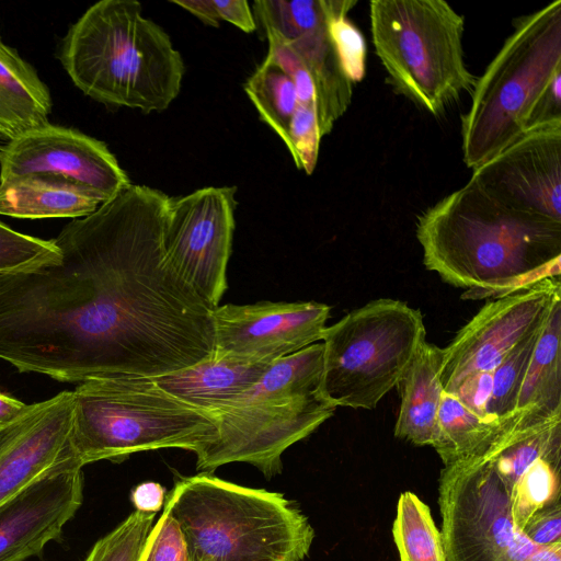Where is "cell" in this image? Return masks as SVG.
Here are the masks:
<instances>
[{"instance_id":"obj_11","label":"cell","mask_w":561,"mask_h":561,"mask_svg":"<svg viewBox=\"0 0 561 561\" xmlns=\"http://www.w3.org/2000/svg\"><path fill=\"white\" fill-rule=\"evenodd\" d=\"M234 186H209L171 198L163 252L168 267L211 309L227 289L237 206Z\"/></svg>"},{"instance_id":"obj_13","label":"cell","mask_w":561,"mask_h":561,"mask_svg":"<svg viewBox=\"0 0 561 561\" xmlns=\"http://www.w3.org/2000/svg\"><path fill=\"white\" fill-rule=\"evenodd\" d=\"M469 181L506 207L561 222V119L528 127Z\"/></svg>"},{"instance_id":"obj_1","label":"cell","mask_w":561,"mask_h":561,"mask_svg":"<svg viewBox=\"0 0 561 561\" xmlns=\"http://www.w3.org/2000/svg\"><path fill=\"white\" fill-rule=\"evenodd\" d=\"M169 202L130 184L62 228L57 264L0 275V359L71 383L210 359L214 309L164 261Z\"/></svg>"},{"instance_id":"obj_35","label":"cell","mask_w":561,"mask_h":561,"mask_svg":"<svg viewBox=\"0 0 561 561\" xmlns=\"http://www.w3.org/2000/svg\"><path fill=\"white\" fill-rule=\"evenodd\" d=\"M138 561H190L183 535L167 511L150 529Z\"/></svg>"},{"instance_id":"obj_15","label":"cell","mask_w":561,"mask_h":561,"mask_svg":"<svg viewBox=\"0 0 561 561\" xmlns=\"http://www.w3.org/2000/svg\"><path fill=\"white\" fill-rule=\"evenodd\" d=\"M330 311L316 301L217 306L213 357L273 363L322 340Z\"/></svg>"},{"instance_id":"obj_8","label":"cell","mask_w":561,"mask_h":561,"mask_svg":"<svg viewBox=\"0 0 561 561\" xmlns=\"http://www.w3.org/2000/svg\"><path fill=\"white\" fill-rule=\"evenodd\" d=\"M370 32L375 53L396 90L434 116L478 77L467 67L465 19L444 0H373Z\"/></svg>"},{"instance_id":"obj_34","label":"cell","mask_w":561,"mask_h":561,"mask_svg":"<svg viewBox=\"0 0 561 561\" xmlns=\"http://www.w3.org/2000/svg\"><path fill=\"white\" fill-rule=\"evenodd\" d=\"M203 23L217 27L220 21L233 24L245 33L256 28L254 15L245 0H172Z\"/></svg>"},{"instance_id":"obj_33","label":"cell","mask_w":561,"mask_h":561,"mask_svg":"<svg viewBox=\"0 0 561 561\" xmlns=\"http://www.w3.org/2000/svg\"><path fill=\"white\" fill-rule=\"evenodd\" d=\"M268 41L267 61L283 71L294 83L298 102L317 111L316 88L307 68L296 53L272 30H264Z\"/></svg>"},{"instance_id":"obj_2","label":"cell","mask_w":561,"mask_h":561,"mask_svg":"<svg viewBox=\"0 0 561 561\" xmlns=\"http://www.w3.org/2000/svg\"><path fill=\"white\" fill-rule=\"evenodd\" d=\"M423 263L463 299L497 298L561 272V222L516 211L473 182L416 220Z\"/></svg>"},{"instance_id":"obj_32","label":"cell","mask_w":561,"mask_h":561,"mask_svg":"<svg viewBox=\"0 0 561 561\" xmlns=\"http://www.w3.org/2000/svg\"><path fill=\"white\" fill-rule=\"evenodd\" d=\"M321 138L316 108L298 104L289 125L286 147L296 167L308 175L317 165Z\"/></svg>"},{"instance_id":"obj_7","label":"cell","mask_w":561,"mask_h":561,"mask_svg":"<svg viewBox=\"0 0 561 561\" xmlns=\"http://www.w3.org/2000/svg\"><path fill=\"white\" fill-rule=\"evenodd\" d=\"M561 72V0L514 22V31L477 79L461 117L465 164L476 170L515 141L537 100Z\"/></svg>"},{"instance_id":"obj_6","label":"cell","mask_w":561,"mask_h":561,"mask_svg":"<svg viewBox=\"0 0 561 561\" xmlns=\"http://www.w3.org/2000/svg\"><path fill=\"white\" fill-rule=\"evenodd\" d=\"M72 393L71 469L161 448L196 455L218 436L214 415L172 396L152 378H92Z\"/></svg>"},{"instance_id":"obj_28","label":"cell","mask_w":561,"mask_h":561,"mask_svg":"<svg viewBox=\"0 0 561 561\" xmlns=\"http://www.w3.org/2000/svg\"><path fill=\"white\" fill-rule=\"evenodd\" d=\"M542 327L517 343L493 369L491 419H504L516 411L518 392Z\"/></svg>"},{"instance_id":"obj_3","label":"cell","mask_w":561,"mask_h":561,"mask_svg":"<svg viewBox=\"0 0 561 561\" xmlns=\"http://www.w3.org/2000/svg\"><path fill=\"white\" fill-rule=\"evenodd\" d=\"M141 9L135 0L94 3L69 27L58 57L88 96L161 112L179 95L185 67L169 35Z\"/></svg>"},{"instance_id":"obj_39","label":"cell","mask_w":561,"mask_h":561,"mask_svg":"<svg viewBox=\"0 0 561 561\" xmlns=\"http://www.w3.org/2000/svg\"><path fill=\"white\" fill-rule=\"evenodd\" d=\"M164 496L165 490L161 484L148 481L134 488L130 500L135 511L156 514L162 507Z\"/></svg>"},{"instance_id":"obj_18","label":"cell","mask_w":561,"mask_h":561,"mask_svg":"<svg viewBox=\"0 0 561 561\" xmlns=\"http://www.w3.org/2000/svg\"><path fill=\"white\" fill-rule=\"evenodd\" d=\"M82 469L56 468L0 505V561H26L62 536L83 501Z\"/></svg>"},{"instance_id":"obj_12","label":"cell","mask_w":561,"mask_h":561,"mask_svg":"<svg viewBox=\"0 0 561 561\" xmlns=\"http://www.w3.org/2000/svg\"><path fill=\"white\" fill-rule=\"evenodd\" d=\"M560 297V279L547 278L488 301L442 348L444 391L454 393L467 377L493 371L517 343L542 327Z\"/></svg>"},{"instance_id":"obj_37","label":"cell","mask_w":561,"mask_h":561,"mask_svg":"<svg viewBox=\"0 0 561 561\" xmlns=\"http://www.w3.org/2000/svg\"><path fill=\"white\" fill-rule=\"evenodd\" d=\"M491 392L492 371H486L467 377L451 394L477 415L491 419L489 415Z\"/></svg>"},{"instance_id":"obj_30","label":"cell","mask_w":561,"mask_h":561,"mask_svg":"<svg viewBox=\"0 0 561 561\" xmlns=\"http://www.w3.org/2000/svg\"><path fill=\"white\" fill-rule=\"evenodd\" d=\"M154 513L133 512L100 538L83 561H138L153 525Z\"/></svg>"},{"instance_id":"obj_5","label":"cell","mask_w":561,"mask_h":561,"mask_svg":"<svg viewBox=\"0 0 561 561\" xmlns=\"http://www.w3.org/2000/svg\"><path fill=\"white\" fill-rule=\"evenodd\" d=\"M323 345L314 343L274 360L248 390L214 413L218 436L196 454L211 472L245 462L266 478L282 470V455L330 419L336 408L321 393Z\"/></svg>"},{"instance_id":"obj_16","label":"cell","mask_w":561,"mask_h":561,"mask_svg":"<svg viewBox=\"0 0 561 561\" xmlns=\"http://www.w3.org/2000/svg\"><path fill=\"white\" fill-rule=\"evenodd\" d=\"M49 173L114 198L131 183L107 146L76 129L46 124L0 148V180Z\"/></svg>"},{"instance_id":"obj_26","label":"cell","mask_w":561,"mask_h":561,"mask_svg":"<svg viewBox=\"0 0 561 561\" xmlns=\"http://www.w3.org/2000/svg\"><path fill=\"white\" fill-rule=\"evenodd\" d=\"M244 91L267 124L287 146L289 125L299 104L291 80L266 59L244 83Z\"/></svg>"},{"instance_id":"obj_36","label":"cell","mask_w":561,"mask_h":561,"mask_svg":"<svg viewBox=\"0 0 561 561\" xmlns=\"http://www.w3.org/2000/svg\"><path fill=\"white\" fill-rule=\"evenodd\" d=\"M534 545L547 547L561 542L560 500L538 511L522 530Z\"/></svg>"},{"instance_id":"obj_23","label":"cell","mask_w":561,"mask_h":561,"mask_svg":"<svg viewBox=\"0 0 561 561\" xmlns=\"http://www.w3.org/2000/svg\"><path fill=\"white\" fill-rule=\"evenodd\" d=\"M561 297L558 298L539 333L516 410L548 419L561 414Z\"/></svg>"},{"instance_id":"obj_9","label":"cell","mask_w":561,"mask_h":561,"mask_svg":"<svg viewBox=\"0 0 561 561\" xmlns=\"http://www.w3.org/2000/svg\"><path fill=\"white\" fill-rule=\"evenodd\" d=\"M424 340L422 313L403 301L381 298L352 310L323 332L322 396L335 408L374 409Z\"/></svg>"},{"instance_id":"obj_17","label":"cell","mask_w":561,"mask_h":561,"mask_svg":"<svg viewBox=\"0 0 561 561\" xmlns=\"http://www.w3.org/2000/svg\"><path fill=\"white\" fill-rule=\"evenodd\" d=\"M72 391L33 404L0 426V505L43 474L69 467Z\"/></svg>"},{"instance_id":"obj_22","label":"cell","mask_w":561,"mask_h":561,"mask_svg":"<svg viewBox=\"0 0 561 561\" xmlns=\"http://www.w3.org/2000/svg\"><path fill=\"white\" fill-rule=\"evenodd\" d=\"M51 105L35 69L0 37V134L12 140L48 124Z\"/></svg>"},{"instance_id":"obj_24","label":"cell","mask_w":561,"mask_h":561,"mask_svg":"<svg viewBox=\"0 0 561 561\" xmlns=\"http://www.w3.org/2000/svg\"><path fill=\"white\" fill-rule=\"evenodd\" d=\"M508 417H481L456 396L444 391L432 446L444 466L473 458L494 442Z\"/></svg>"},{"instance_id":"obj_41","label":"cell","mask_w":561,"mask_h":561,"mask_svg":"<svg viewBox=\"0 0 561 561\" xmlns=\"http://www.w3.org/2000/svg\"><path fill=\"white\" fill-rule=\"evenodd\" d=\"M528 561H561V542L540 547Z\"/></svg>"},{"instance_id":"obj_29","label":"cell","mask_w":561,"mask_h":561,"mask_svg":"<svg viewBox=\"0 0 561 561\" xmlns=\"http://www.w3.org/2000/svg\"><path fill=\"white\" fill-rule=\"evenodd\" d=\"M60 259L53 239L24 234L0 221V275L35 271L57 264Z\"/></svg>"},{"instance_id":"obj_14","label":"cell","mask_w":561,"mask_h":561,"mask_svg":"<svg viewBox=\"0 0 561 561\" xmlns=\"http://www.w3.org/2000/svg\"><path fill=\"white\" fill-rule=\"evenodd\" d=\"M339 0H256L253 15L263 30L274 31L310 73L321 137L348 108L354 83L345 76L334 49L329 19Z\"/></svg>"},{"instance_id":"obj_31","label":"cell","mask_w":561,"mask_h":561,"mask_svg":"<svg viewBox=\"0 0 561 561\" xmlns=\"http://www.w3.org/2000/svg\"><path fill=\"white\" fill-rule=\"evenodd\" d=\"M354 0H339L329 19V33L341 67L351 82H359L366 70V44L359 30L348 20Z\"/></svg>"},{"instance_id":"obj_25","label":"cell","mask_w":561,"mask_h":561,"mask_svg":"<svg viewBox=\"0 0 561 561\" xmlns=\"http://www.w3.org/2000/svg\"><path fill=\"white\" fill-rule=\"evenodd\" d=\"M392 537L400 561H446L432 511L411 491L402 492L398 499Z\"/></svg>"},{"instance_id":"obj_27","label":"cell","mask_w":561,"mask_h":561,"mask_svg":"<svg viewBox=\"0 0 561 561\" xmlns=\"http://www.w3.org/2000/svg\"><path fill=\"white\" fill-rule=\"evenodd\" d=\"M560 467L561 461L538 458L510 489V514L519 531L538 511L560 500Z\"/></svg>"},{"instance_id":"obj_4","label":"cell","mask_w":561,"mask_h":561,"mask_svg":"<svg viewBox=\"0 0 561 561\" xmlns=\"http://www.w3.org/2000/svg\"><path fill=\"white\" fill-rule=\"evenodd\" d=\"M190 561H304L314 529L282 493L201 472L180 479L164 506Z\"/></svg>"},{"instance_id":"obj_21","label":"cell","mask_w":561,"mask_h":561,"mask_svg":"<svg viewBox=\"0 0 561 561\" xmlns=\"http://www.w3.org/2000/svg\"><path fill=\"white\" fill-rule=\"evenodd\" d=\"M443 351L424 340L398 382L401 403L396 437L417 446L433 443L444 392L440 381Z\"/></svg>"},{"instance_id":"obj_19","label":"cell","mask_w":561,"mask_h":561,"mask_svg":"<svg viewBox=\"0 0 561 561\" xmlns=\"http://www.w3.org/2000/svg\"><path fill=\"white\" fill-rule=\"evenodd\" d=\"M106 198L94 190L49 173L0 180V215L22 219L81 218Z\"/></svg>"},{"instance_id":"obj_20","label":"cell","mask_w":561,"mask_h":561,"mask_svg":"<svg viewBox=\"0 0 561 561\" xmlns=\"http://www.w3.org/2000/svg\"><path fill=\"white\" fill-rule=\"evenodd\" d=\"M270 364L227 356L211 357L181 371L152 379L172 396L214 415L252 387Z\"/></svg>"},{"instance_id":"obj_10","label":"cell","mask_w":561,"mask_h":561,"mask_svg":"<svg viewBox=\"0 0 561 561\" xmlns=\"http://www.w3.org/2000/svg\"><path fill=\"white\" fill-rule=\"evenodd\" d=\"M437 502L446 561H528L540 548L514 526L507 491L480 456L444 466Z\"/></svg>"},{"instance_id":"obj_40","label":"cell","mask_w":561,"mask_h":561,"mask_svg":"<svg viewBox=\"0 0 561 561\" xmlns=\"http://www.w3.org/2000/svg\"><path fill=\"white\" fill-rule=\"evenodd\" d=\"M26 408L24 402L0 391V426L16 419Z\"/></svg>"},{"instance_id":"obj_38","label":"cell","mask_w":561,"mask_h":561,"mask_svg":"<svg viewBox=\"0 0 561 561\" xmlns=\"http://www.w3.org/2000/svg\"><path fill=\"white\" fill-rule=\"evenodd\" d=\"M561 119V72L557 73L534 105L528 127Z\"/></svg>"}]
</instances>
